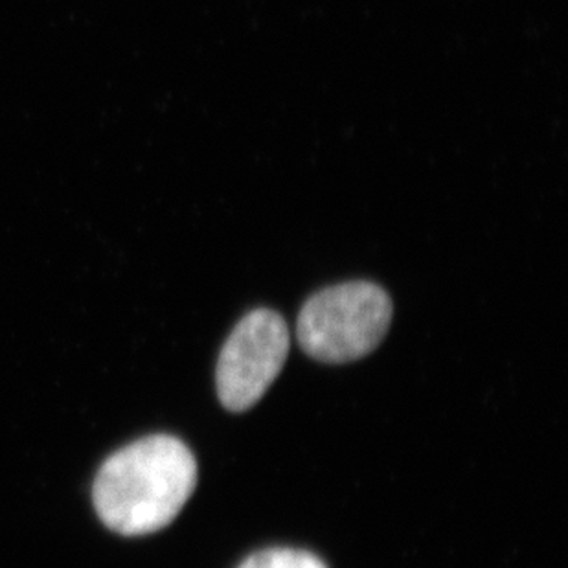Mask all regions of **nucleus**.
Returning <instances> with one entry per match:
<instances>
[{
    "instance_id": "f257e3e1",
    "label": "nucleus",
    "mask_w": 568,
    "mask_h": 568,
    "mask_svg": "<svg viewBox=\"0 0 568 568\" xmlns=\"http://www.w3.org/2000/svg\"><path fill=\"white\" fill-rule=\"evenodd\" d=\"M197 486V462L173 436H148L109 456L92 497L103 525L122 536H148L178 517Z\"/></svg>"
},
{
    "instance_id": "f03ea898",
    "label": "nucleus",
    "mask_w": 568,
    "mask_h": 568,
    "mask_svg": "<svg viewBox=\"0 0 568 568\" xmlns=\"http://www.w3.org/2000/svg\"><path fill=\"white\" fill-rule=\"evenodd\" d=\"M390 296L372 282H346L313 295L302 307L296 337L313 359L343 365L372 354L390 327Z\"/></svg>"
},
{
    "instance_id": "7ed1b4c3",
    "label": "nucleus",
    "mask_w": 568,
    "mask_h": 568,
    "mask_svg": "<svg viewBox=\"0 0 568 568\" xmlns=\"http://www.w3.org/2000/svg\"><path fill=\"white\" fill-rule=\"evenodd\" d=\"M290 354V329L273 310H254L237 322L221 349L217 396L231 413L253 408L280 376Z\"/></svg>"
},
{
    "instance_id": "20e7f679",
    "label": "nucleus",
    "mask_w": 568,
    "mask_h": 568,
    "mask_svg": "<svg viewBox=\"0 0 568 568\" xmlns=\"http://www.w3.org/2000/svg\"><path fill=\"white\" fill-rule=\"evenodd\" d=\"M237 568H327L321 558L296 548H268L245 559Z\"/></svg>"
}]
</instances>
